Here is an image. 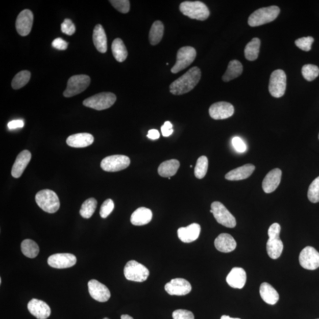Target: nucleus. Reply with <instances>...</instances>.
I'll list each match as a JSON object with an SVG mask.
<instances>
[{
  "mask_svg": "<svg viewBox=\"0 0 319 319\" xmlns=\"http://www.w3.org/2000/svg\"><path fill=\"white\" fill-rule=\"evenodd\" d=\"M201 75V69L198 67H193L178 80L172 82L170 85V92L175 95L189 92L198 84Z\"/></svg>",
  "mask_w": 319,
  "mask_h": 319,
  "instance_id": "nucleus-1",
  "label": "nucleus"
},
{
  "mask_svg": "<svg viewBox=\"0 0 319 319\" xmlns=\"http://www.w3.org/2000/svg\"><path fill=\"white\" fill-rule=\"evenodd\" d=\"M280 225L277 223L272 224L268 229L269 239L266 242V251L268 256L273 260L281 256L284 249L283 243L280 238Z\"/></svg>",
  "mask_w": 319,
  "mask_h": 319,
  "instance_id": "nucleus-2",
  "label": "nucleus"
},
{
  "mask_svg": "<svg viewBox=\"0 0 319 319\" xmlns=\"http://www.w3.org/2000/svg\"><path fill=\"white\" fill-rule=\"evenodd\" d=\"M181 12L191 19L204 21L208 19L210 11L205 4L201 2H184L180 5Z\"/></svg>",
  "mask_w": 319,
  "mask_h": 319,
  "instance_id": "nucleus-3",
  "label": "nucleus"
},
{
  "mask_svg": "<svg viewBox=\"0 0 319 319\" xmlns=\"http://www.w3.org/2000/svg\"><path fill=\"white\" fill-rule=\"evenodd\" d=\"M280 12L279 7L276 6L263 7L251 14L248 22L251 27H257L275 20Z\"/></svg>",
  "mask_w": 319,
  "mask_h": 319,
  "instance_id": "nucleus-4",
  "label": "nucleus"
},
{
  "mask_svg": "<svg viewBox=\"0 0 319 319\" xmlns=\"http://www.w3.org/2000/svg\"><path fill=\"white\" fill-rule=\"evenodd\" d=\"M35 200L37 205L44 212L54 213L59 209V199L57 194L51 190L39 191L36 195Z\"/></svg>",
  "mask_w": 319,
  "mask_h": 319,
  "instance_id": "nucleus-5",
  "label": "nucleus"
},
{
  "mask_svg": "<svg viewBox=\"0 0 319 319\" xmlns=\"http://www.w3.org/2000/svg\"><path fill=\"white\" fill-rule=\"evenodd\" d=\"M116 100H117V96L114 93L101 92L84 100L83 105L86 107L101 111L106 110L113 106Z\"/></svg>",
  "mask_w": 319,
  "mask_h": 319,
  "instance_id": "nucleus-6",
  "label": "nucleus"
},
{
  "mask_svg": "<svg viewBox=\"0 0 319 319\" xmlns=\"http://www.w3.org/2000/svg\"><path fill=\"white\" fill-rule=\"evenodd\" d=\"M90 83L91 78L88 75H74L67 81V88L63 92V95L66 97H70L80 94L88 88Z\"/></svg>",
  "mask_w": 319,
  "mask_h": 319,
  "instance_id": "nucleus-7",
  "label": "nucleus"
},
{
  "mask_svg": "<svg viewBox=\"0 0 319 319\" xmlns=\"http://www.w3.org/2000/svg\"><path fill=\"white\" fill-rule=\"evenodd\" d=\"M126 279L136 282H144L150 275L149 269L136 261L131 260L127 262L124 269Z\"/></svg>",
  "mask_w": 319,
  "mask_h": 319,
  "instance_id": "nucleus-8",
  "label": "nucleus"
},
{
  "mask_svg": "<svg viewBox=\"0 0 319 319\" xmlns=\"http://www.w3.org/2000/svg\"><path fill=\"white\" fill-rule=\"evenodd\" d=\"M197 57V51L191 46L181 47L178 52L176 62L171 69L173 73L181 72L189 66Z\"/></svg>",
  "mask_w": 319,
  "mask_h": 319,
  "instance_id": "nucleus-9",
  "label": "nucleus"
},
{
  "mask_svg": "<svg viewBox=\"0 0 319 319\" xmlns=\"http://www.w3.org/2000/svg\"><path fill=\"white\" fill-rule=\"evenodd\" d=\"M287 77L284 71L278 69L274 71L270 77L268 90L273 97H280L286 92Z\"/></svg>",
  "mask_w": 319,
  "mask_h": 319,
  "instance_id": "nucleus-10",
  "label": "nucleus"
},
{
  "mask_svg": "<svg viewBox=\"0 0 319 319\" xmlns=\"http://www.w3.org/2000/svg\"><path fill=\"white\" fill-rule=\"evenodd\" d=\"M212 214L217 222L223 226L230 228L236 227L235 217L226 207L219 202H214L211 205Z\"/></svg>",
  "mask_w": 319,
  "mask_h": 319,
  "instance_id": "nucleus-11",
  "label": "nucleus"
},
{
  "mask_svg": "<svg viewBox=\"0 0 319 319\" xmlns=\"http://www.w3.org/2000/svg\"><path fill=\"white\" fill-rule=\"evenodd\" d=\"M130 164L129 157L124 155H113L104 158L101 163V167L108 172L119 171L126 169Z\"/></svg>",
  "mask_w": 319,
  "mask_h": 319,
  "instance_id": "nucleus-12",
  "label": "nucleus"
},
{
  "mask_svg": "<svg viewBox=\"0 0 319 319\" xmlns=\"http://www.w3.org/2000/svg\"><path fill=\"white\" fill-rule=\"evenodd\" d=\"M299 262L303 268L314 270L319 267V253L314 248L306 247L300 253Z\"/></svg>",
  "mask_w": 319,
  "mask_h": 319,
  "instance_id": "nucleus-13",
  "label": "nucleus"
},
{
  "mask_svg": "<svg viewBox=\"0 0 319 319\" xmlns=\"http://www.w3.org/2000/svg\"><path fill=\"white\" fill-rule=\"evenodd\" d=\"M77 257L69 253H60L52 255L48 257L47 263L51 267L64 269L72 267L77 263Z\"/></svg>",
  "mask_w": 319,
  "mask_h": 319,
  "instance_id": "nucleus-14",
  "label": "nucleus"
},
{
  "mask_svg": "<svg viewBox=\"0 0 319 319\" xmlns=\"http://www.w3.org/2000/svg\"><path fill=\"white\" fill-rule=\"evenodd\" d=\"M165 290L171 296H185L191 291V286L188 281L177 278L165 285Z\"/></svg>",
  "mask_w": 319,
  "mask_h": 319,
  "instance_id": "nucleus-15",
  "label": "nucleus"
},
{
  "mask_svg": "<svg viewBox=\"0 0 319 319\" xmlns=\"http://www.w3.org/2000/svg\"><path fill=\"white\" fill-rule=\"evenodd\" d=\"M88 290L92 299L99 302H106L111 298L108 288L96 280H90L88 284Z\"/></svg>",
  "mask_w": 319,
  "mask_h": 319,
  "instance_id": "nucleus-16",
  "label": "nucleus"
},
{
  "mask_svg": "<svg viewBox=\"0 0 319 319\" xmlns=\"http://www.w3.org/2000/svg\"><path fill=\"white\" fill-rule=\"evenodd\" d=\"M209 113L214 119H224L230 118L234 113V107L230 103L218 102L212 105L209 108Z\"/></svg>",
  "mask_w": 319,
  "mask_h": 319,
  "instance_id": "nucleus-17",
  "label": "nucleus"
},
{
  "mask_svg": "<svg viewBox=\"0 0 319 319\" xmlns=\"http://www.w3.org/2000/svg\"><path fill=\"white\" fill-rule=\"evenodd\" d=\"M33 14L32 11L26 9L22 11L16 19L17 32L21 36H26L31 32L33 22Z\"/></svg>",
  "mask_w": 319,
  "mask_h": 319,
  "instance_id": "nucleus-18",
  "label": "nucleus"
},
{
  "mask_svg": "<svg viewBox=\"0 0 319 319\" xmlns=\"http://www.w3.org/2000/svg\"><path fill=\"white\" fill-rule=\"evenodd\" d=\"M29 312L38 319H46L50 316L51 309L50 306L42 300L33 299L28 305Z\"/></svg>",
  "mask_w": 319,
  "mask_h": 319,
  "instance_id": "nucleus-19",
  "label": "nucleus"
},
{
  "mask_svg": "<svg viewBox=\"0 0 319 319\" xmlns=\"http://www.w3.org/2000/svg\"><path fill=\"white\" fill-rule=\"evenodd\" d=\"M282 171L279 168H274L265 176L262 182V189L266 193L273 192L279 186Z\"/></svg>",
  "mask_w": 319,
  "mask_h": 319,
  "instance_id": "nucleus-20",
  "label": "nucleus"
},
{
  "mask_svg": "<svg viewBox=\"0 0 319 319\" xmlns=\"http://www.w3.org/2000/svg\"><path fill=\"white\" fill-rule=\"evenodd\" d=\"M32 158L31 153L27 150H23L17 157L11 170V175L14 178H19L23 174Z\"/></svg>",
  "mask_w": 319,
  "mask_h": 319,
  "instance_id": "nucleus-21",
  "label": "nucleus"
},
{
  "mask_svg": "<svg viewBox=\"0 0 319 319\" xmlns=\"http://www.w3.org/2000/svg\"><path fill=\"white\" fill-rule=\"evenodd\" d=\"M226 280L229 286L231 287L241 289L244 287L246 283V272L242 268L234 267L228 274Z\"/></svg>",
  "mask_w": 319,
  "mask_h": 319,
  "instance_id": "nucleus-22",
  "label": "nucleus"
},
{
  "mask_svg": "<svg viewBox=\"0 0 319 319\" xmlns=\"http://www.w3.org/2000/svg\"><path fill=\"white\" fill-rule=\"evenodd\" d=\"M201 228L200 225L193 223L187 227L180 228L178 230V237L183 242L190 243L200 236Z\"/></svg>",
  "mask_w": 319,
  "mask_h": 319,
  "instance_id": "nucleus-23",
  "label": "nucleus"
},
{
  "mask_svg": "<svg viewBox=\"0 0 319 319\" xmlns=\"http://www.w3.org/2000/svg\"><path fill=\"white\" fill-rule=\"evenodd\" d=\"M94 141V138L91 134L78 133L71 135L67 138L66 143L70 147L84 148L91 145Z\"/></svg>",
  "mask_w": 319,
  "mask_h": 319,
  "instance_id": "nucleus-24",
  "label": "nucleus"
},
{
  "mask_svg": "<svg viewBox=\"0 0 319 319\" xmlns=\"http://www.w3.org/2000/svg\"><path fill=\"white\" fill-rule=\"evenodd\" d=\"M214 243L217 250L224 253L232 252L236 247V242L233 236L225 233L217 236Z\"/></svg>",
  "mask_w": 319,
  "mask_h": 319,
  "instance_id": "nucleus-25",
  "label": "nucleus"
},
{
  "mask_svg": "<svg viewBox=\"0 0 319 319\" xmlns=\"http://www.w3.org/2000/svg\"><path fill=\"white\" fill-rule=\"evenodd\" d=\"M255 167L252 164L243 165L241 167L235 168V169L228 172L225 175V179L228 181H241V180L249 178L253 174Z\"/></svg>",
  "mask_w": 319,
  "mask_h": 319,
  "instance_id": "nucleus-26",
  "label": "nucleus"
},
{
  "mask_svg": "<svg viewBox=\"0 0 319 319\" xmlns=\"http://www.w3.org/2000/svg\"><path fill=\"white\" fill-rule=\"evenodd\" d=\"M153 213L151 210L144 207L139 208L131 216V223L135 226H142L148 224L152 220Z\"/></svg>",
  "mask_w": 319,
  "mask_h": 319,
  "instance_id": "nucleus-27",
  "label": "nucleus"
},
{
  "mask_svg": "<svg viewBox=\"0 0 319 319\" xmlns=\"http://www.w3.org/2000/svg\"><path fill=\"white\" fill-rule=\"evenodd\" d=\"M93 42L97 51L105 54L107 51V38L102 26L96 25L93 32Z\"/></svg>",
  "mask_w": 319,
  "mask_h": 319,
  "instance_id": "nucleus-28",
  "label": "nucleus"
},
{
  "mask_svg": "<svg viewBox=\"0 0 319 319\" xmlns=\"http://www.w3.org/2000/svg\"><path fill=\"white\" fill-rule=\"evenodd\" d=\"M260 293L262 299L268 305H276L279 300V293L269 283H263L261 284Z\"/></svg>",
  "mask_w": 319,
  "mask_h": 319,
  "instance_id": "nucleus-29",
  "label": "nucleus"
},
{
  "mask_svg": "<svg viewBox=\"0 0 319 319\" xmlns=\"http://www.w3.org/2000/svg\"><path fill=\"white\" fill-rule=\"evenodd\" d=\"M180 167L178 160L171 159L164 161L158 168V173L161 177L170 178L177 173Z\"/></svg>",
  "mask_w": 319,
  "mask_h": 319,
  "instance_id": "nucleus-30",
  "label": "nucleus"
},
{
  "mask_svg": "<svg viewBox=\"0 0 319 319\" xmlns=\"http://www.w3.org/2000/svg\"><path fill=\"white\" fill-rule=\"evenodd\" d=\"M243 66L241 62L237 60H233L229 63L226 72L223 77V80L225 82L234 80L242 74Z\"/></svg>",
  "mask_w": 319,
  "mask_h": 319,
  "instance_id": "nucleus-31",
  "label": "nucleus"
},
{
  "mask_svg": "<svg viewBox=\"0 0 319 319\" xmlns=\"http://www.w3.org/2000/svg\"><path fill=\"white\" fill-rule=\"evenodd\" d=\"M164 27L163 22L157 20L153 22L149 33L150 44L155 46L159 44L163 38Z\"/></svg>",
  "mask_w": 319,
  "mask_h": 319,
  "instance_id": "nucleus-32",
  "label": "nucleus"
},
{
  "mask_svg": "<svg viewBox=\"0 0 319 319\" xmlns=\"http://www.w3.org/2000/svg\"><path fill=\"white\" fill-rule=\"evenodd\" d=\"M111 48L112 54L118 62H122L126 61L128 52L125 43L121 39H115L112 42Z\"/></svg>",
  "mask_w": 319,
  "mask_h": 319,
  "instance_id": "nucleus-33",
  "label": "nucleus"
},
{
  "mask_svg": "<svg viewBox=\"0 0 319 319\" xmlns=\"http://www.w3.org/2000/svg\"><path fill=\"white\" fill-rule=\"evenodd\" d=\"M260 44L261 41L257 37H255L247 44L244 53L245 57L248 61H254L258 58L260 53Z\"/></svg>",
  "mask_w": 319,
  "mask_h": 319,
  "instance_id": "nucleus-34",
  "label": "nucleus"
},
{
  "mask_svg": "<svg viewBox=\"0 0 319 319\" xmlns=\"http://www.w3.org/2000/svg\"><path fill=\"white\" fill-rule=\"evenodd\" d=\"M21 249L22 254L30 258H35L39 253V247L37 243L32 239H25L21 242Z\"/></svg>",
  "mask_w": 319,
  "mask_h": 319,
  "instance_id": "nucleus-35",
  "label": "nucleus"
},
{
  "mask_svg": "<svg viewBox=\"0 0 319 319\" xmlns=\"http://www.w3.org/2000/svg\"><path fill=\"white\" fill-rule=\"evenodd\" d=\"M97 207V201L95 198H89L82 205L80 215L85 219H89L94 213Z\"/></svg>",
  "mask_w": 319,
  "mask_h": 319,
  "instance_id": "nucleus-36",
  "label": "nucleus"
},
{
  "mask_svg": "<svg viewBox=\"0 0 319 319\" xmlns=\"http://www.w3.org/2000/svg\"><path fill=\"white\" fill-rule=\"evenodd\" d=\"M31 73L28 70H22L17 73L11 82V86L14 89H19L27 85L31 80Z\"/></svg>",
  "mask_w": 319,
  "mask_h": 319,
  "instance_id": "nucleus-37",
  "label": "nucleus"
},
{
  "mask_svg": "<svg viewBox=\"0 0 319 319\" xmlns=\"http://www.w3.org/2000/svg\"><path fill=\"white\" fill-rule=\"evenodd\" d=\"M208 168V159L205 156L200 157L197 160L194 168V175L199 179H202L207 174Z\"/></svg>",
  "mask_w": 319,
  "mask_h": 319,
  "instance_id": "nucleus-38",
  "label": "nucleus"
},
{
  "mask_svg": "<svg viewBox=\"0 0 319 319\" xmlns=\"http://www.w3.org/2000/svg\"><path fill=\"white\" fill-rule=\"evenodd\" d=\"M302 72L306 80L312 81L318 76L319 69L318 66L316 65L307 64V65L303 66Z\"/></svg>",
  "mask_w": 319,
  "mask_h": 319,
  "instance_id": "nucleus-39",
  "label": "nucleus"
},
{
  "mask_svg": "<svg viewBox=\"0 0 319 319\" xmlns=\"http://www.w3.org/2000/svg\"><path fill=\"white\" fill-rule=\"evenodd\" d=\"M307 197L309 200L314 204L319 202V176L310 184Z\"/></svg>",
  "mask_w": 319,
  "mask_h": 319,
  "instance_id": "nucleus-40",
  "label": "nucleus"
},
{
  "mask_svg": "<svg viewBox=\"0 0 319 319\" xmlns=\"http://www.w3.org/2000/svg\"><path fill=\"white\" fill-rule=\"evenodd\" d=\"M109 2L119 12L123 14L129 13L130 9V3L129 0H111Z\"/></svg>",
  "mask_w": 319,
  "mask_h": 319,
  "instance_id": "nucleus-41",
  "label": "nucleus"
},
{
  "mask_svg": "<svg viewBox=\"0 0 319 319\" xmlns=\"http://www.w3.org/2000/svg\"><path fill=\"white\" fill-rule=\"evenodd\" d=\"M314 42L313 37L311 36L302 37L295 41V44L300 50L308 52L311 50V45Z\"/></svg>",
  "mask_w": 319,
  "mask_h": 319,
  "instance_id": "nucleus-42",
  "label": "nucleus"
},
{
  "mask_svg": "<svg viewBox=\"0 0 319 319\" xmlns=\"http://www.w3.org/2000/svg\"><path fill=\"white\" fill-rule=\"evenodd\" d=\"M114 209V203L111 199L105 201L100 209V216L103 218H107Z\"/></svg>",
  "mask_w": 319,
  "mask_h": 319,
  "instance_id": "nucleus-43",
  "label": "nucleus"
},
{
  "mask_svg": "<svg viewBox=\"0 0 319 319\" xmlns=\"http://www.w3.org/2000/svg\"><path fill=\"white\" fill-rule=\"evenodd\" d=\"M61 31L67 35L72 36L76 31V28L72 20L69 18H66L61 24Z\"/></svg>",
  "mask_w": 319,
  "mask_h": 319,
  "instance_id": "nucleus-44",
  "label": "nucleus"
},
{
  "mask_svg": "<svg viewBox=\"0 0 319 319\" xmlns=\"http://www.w3.org/2000/svg\"><path fill=\"white\" fill-rule=\"evenodd\" d=\"M174 319H194V314L190 311L183 309L176 310L173 312Z\"/></svg>",
  "mask_w": 319,
  "mask_h": 319,
  "instance_id": "nucleus-45",
  "label": "nucleus"
},
{
  "mask_svg": "<svg viewBox=\"0 0 319 319\" xmlns=\"http://www.w3.org/2000/svg\"><path fill=\"white\" fill-rule=\"evenodd\" d=\"M232 145L239 153H243L246 151L247 146L241 138L235 137L232 140Z\"/></svg>",
  "mask_w": 319,
  "mask_h": 319,
  "instance_id": "nucleus-46",
  "label": "nucleus"
},
{
  "mask_svg": "<svg viewBox=\"0 0 319 319\" xmlns=\"http://www.w3.org/2000/svg\"><path fill=\"white\" fill-rule=\"evenodd\" d=\"M52 44V46L59 51H65L68 47V43L60 37L55 39Z\"/></svg>",
  "mask_w": 319,
  "mask_h": 319,
  "instance_id": "nucleus-47",
  "label": "nucleus"
},
{
  "mask_svg": "<svg viewBox=\"0 0 319 319\" xmlns=\"http://www.w3.org/2000/svg\"><path fill=\"white\" fill-rule=\"evenodd\" d=\"M161 133L165 137H169L174 133L173 125L170 121L165 122L164 125L161 128Z\"/></svg>",
  "mask_w": 319,
  "mask_h": 319,
  "instance_id": "nucleus-48",
  "label": "nucleus"
},
{
  "mask_svg": "<svg viewBox=\"0 0 319 319\" xmlns=\"http://www.w3.org/2000/svg\"><path fill=\"white\" fill-rule=\"evenodd\" d=\"M8 128L10 130L18 129V128H22L24 126V122L22 120H14L8 123Z\"/></svg>",
  "mask_w": 319,
  "mask_h": 319,
  "instance_id": "nucleus-49",
  "label": "nucleus"
},
{
  "mask_svg": "<svg viewBox=\"0 0 319 319\" xmlns=\"http://www.w3.org/2000/svg\"><path fill=\"white\" fill-rule=\"evenodd\" d=\"M148 137L151 140H155L160 138V133L158 130H150L149 131Z\"/></svg>",
  "mask_w": 319,
  "mask_h": 319,
  "instance_id": "nucleus-50",
  "label": "nucleus"
},
{
  "mask_svg": "<svg viewBox=\"0 0 319 319\" xmlns=\"http://www.w3.org/2000/svg\"><path fill=\"white\" fill-rule=\"evenodd\" d=\"M121 319H134L132 317L128 314H123L121 317Z\"/></svg>",
  "mask_w": 319,
  "mask_h": 319,
  "instance_id": "nucleus-51",
  "label": "nucleus"
},
{
  "mask_svg": "<svg viewBox=\"0 0 319 319\" xmlns=\"http://www.w3.org/2000/svg\"><path fill=\"white\" fill-rule=\"evenodd\" d=\"M220 319H241L239 318H232L229 316H226V315H224L222 317H221Z\"/></svg>",
  "mask_w": 319,
  "mask_h": 319,
  "instance_id": "nucleus-52",
  "label": "nucleus"
},
{
  "mask_svg": "<svg viewBox=\"0 0 319 319\" xmlns=\"http://www.w3.org/2000/svg\"><path fill=\"white\" fill-rule=\"evenodd\" d=\"M2 284V279H1V278H0V284Z\"/></svg>",
  "mask_w": 319,
  "mask_h": 319,
  "instance_id": "nucleus-53",
  "label": "nucleus"
},
{
  "mask_svg": "<svg viewBox=\"0 0 319 319\" xmlns=\"http://www.w3.org/2000/svg\"><path fill=\"white\" fill-rule=\"evenodd\" d=\"M103 319H110V318H107V317H105V318H104Z\"/></svg>",
  "mask_w": 319,
  "mask_h": 319,
  "instance_id": "nucleus-54",
  "label": "nucleus"
},
{
  "mask_svg": "<svg viewBox=\"0 0 319 319\" xmlns=\"http://www.w3.org/2000/svg\"><path fill=\"white\" fill-rule=\"evenodd\" d=\"M318 139H319V134H318Z\"/></svg>",
  "mask_w": 319,
  "mask_h": 319,
  "instance_id": "nucleus-55",
  "label": "nucleus"
},
{
  "mask_svg": "<svg viewBox=\"0 0 319 319\" xmlns=\"http://www.w3.org/2000/svg\"><path fill=\"white\" fill-rule=\"evenodd\" d=\"M318 319H319V318H318Z\"/></svg>",
  "mask_w": 319,
  "mask_h": 319,
  "instance_id": "nucleus-56",
  "label": "nucleus"
}]
</instances>
